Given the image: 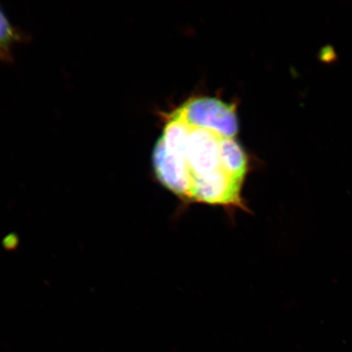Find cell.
Segmentation results:
<instances>
[{
	"label": "cell",
	"instance_id": "1",
	"mask_svg": "<svg viewBox=\"0 0 352 352\" xmlns=\"http://www.w3.org/2000/svg\"><path fill=\"white\" fill-rule=\"evenodd\" d=\"M234 104L189 99L166 117L152 154L154 175L184 204L220 206L230 217L250 212L242 191L250 171L237 139Z\"/></svg>",
	"mask_w": 352,
	"mask_h": 352
},
{
	"label": "cell",
	"instance_id": "2",
	"mask_svg": "<svg viewBox=\"0 0 352 352\" xmlns=\"http://www.w3.org/2000/svg\"><path fill=\"white\" fill-rule=\"evenodd\" d=\"M20 41L19 33L13 28L10 20L0 8V60H12L13 47Z\"/></svg>",
	"mask_w": 352,
	"mask_h": 352
}]
</instances>
